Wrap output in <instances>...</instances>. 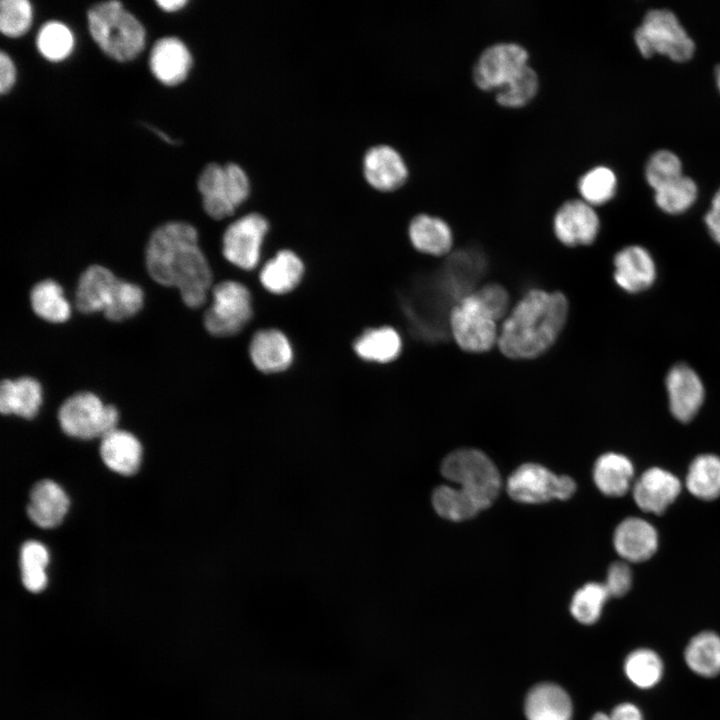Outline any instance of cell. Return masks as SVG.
Instances as JSON below:
<instances>
[{
    "label": "cell",
    "mask_w": 720,
    "mask_h": 720,
    "mask_svg": "<svg viewBox=\"0 0 720 720\" xmlns=\"http://www.w3.org/2000/svg\"><path fill=\"white\" fill-rule=\"evenodd\" d=\"M249 356L262 373H279L288 369L294 353L287 336L280 330L269 328L257 331L249 344Z\"/></svg>",
    "instance_id": "19"
},
{
    "label": "cell",
    "mask_w": 720,
    "mask_h": 720,
    "mask_svg": "<svg viewBox=\"0 0 720 720\" xmlns=\"http://www.w3.org/2000/svg\"><path fill=\"white\" fill-rule=\"evenodd\" d=\"M704 221L713 240L720 244V188L713 196L711 207L705 214Z\"/></svg>",
    "instance_id": "48"
},
{
    "label": "cell",
    "mask_w": 720,
    "mask_h": 720,
    "mask_svg": "<svg viewBox=\"0 0 720 720\" xmlns=\"http://www.w3.org/2000/svg\"><path fill=\"white\" fill-rule=\"evenodd\" d=\"M33 21V7L28 0H1L0 30L3 35L16 38L24 35Z\"/></svg>",
    "instance_id": "41"
},
{
    "label": "cell",
    "mask_w": 720,
    "mask_h": 720,
    "mask_svg": "<svg viewBox=\"0 0 720 720\" xmlns=\"http://www.w3.org/2000/svg\"><path fill=\"white\" fill-rule=\"evenodd\" d=\"M435 511L452 521L470 519L486 507L474 496L460 489L446 485L437 487L432 495Z\"/></svg>",
    "instance_id": "32"
},
{
    "label": "cell",
    "mask_w": 720,
    "mask_h": 720,
    "mask_svg": "<svg viewBox=\"0 0 720 720\" xmlns=\"http://www.w3.org/2000/svg\"><path fill=\"white\" fill-rule=\"evenodd\" d=\"M617 553L630 562L648 560L657 550L655 528L640 518H627L616 528L613 538Z\"/></svg>",
    "instance_id": "21"
},
{
    "label": "cell",
    "mask_w": 720,
    "mask_h": 720,
    "mask_svg": "<svg viewBox=\"0 0 720 720\" xmlns=\"http://www.w3.org/2000/svg\"><path fill=\"white\" fill-rule=\"evenodd\" d=\"M304 271L301 258L292 250L282 249L262 266L259 281L268 292L284 295L299 285Z\"/></svg>",
    "instance_id": "23"
},
{
    "label": "cell",
    "mask_w": 720,
    "mask_h": 720,
    "mask_svg": "<svg viewBox=\"0 0 720 720\" xmlns=\"http://www.w3.org/2000/svg\"><path fill=\"white\" fill-rule=\"evenodd\" d=\"M30 301L35 314L48 322L62 323L70 318V304L62 287L54 280L46 279L35 284Z\"/></svg>",
    "instance_id": "31"
},
{
    "label": "cell",
    "mask_w": 720,
    "mask_h": 720,
    "mask_svg": "<svg viewBox=\"0 0 720 720\" xmlns=\"http://www.w3.org/2000/svg\"><path fill=\"white\" fill-rule=\"evenodd\" d=\"M363 172L367 182L383 192L398 189L408 177V169L403 158L388 145L374 146L366 152Z\"/></svg>",
    "instance_id": "17"
},
{
    "label": "cell",
    "mask_w": 720,
    "mask_h": 720,
    "mask_svg": "<svg viewBox=\"0 0 720 720\" xmlns=\"http://www.w3.org/2000/svg\"><path fill=\"white\" fill-rule=\"evenodd\" d=\"M684 658L687 666L703 677H713L720 673V636L704 631L694 636L688 643Z\"/></svg>",
    "instance_id": "30"
},
{
    "label": "cell",
    "mask_w": 720,
    "mask_h": 720,
    "mask_svg": "<svg viewBox=\"0 0 720 720\" xmlns=\"http://www.w3.org/2000/svg\"><path fill=\"white\" fill-rule=\"evenodd\" d=\"M568 314V302L560 292L531 290L505 318L497 345L509 358H534L556 340Z\"/></svg>",
    "instance_id": "2"
},
{
    "label": "cell",
    "mask_w": 720,
    "mask_h": 720,
    "mask_svg": "<svg viewBox=\"0 0 720 720\" xmlns=\"http://www.w3.org/2000/svg\"><path fill=\"white\" fill-rule=\"evenodd\" d=\"M87 22L94 42L103 53L118 62L135 59L145 46L144 26L120 1L92 5L87 12Z\"/></svg>",
    "instance_id": "3"
},
{
    "label": "cell",
    "mask_w": 720,
    "mask_h": 720,
    "mask_svg": "<svg viewBox=\"0 0 720 720\" xmlns=\"http://www.w3.org/2000/svg\"><path fill=\"white\" fill-rule=\"evenodd\" d=\"M17 70L10 57L4 51L0 53V92L2 95L8 93L16 83Z\"/></svg>",
    "instance_id": "47"
},
{
    "label": "cell",
    "mask_w": 720,
    "mask_h": 720,
    "mask_svg": "<svg viewBox=\"0 0 720 720\" xmlns=\"http://www.w3.org/2000/svg\"><path fill=\"white\" fill-rule=\"evenodd\" d=\"M528 52L516 43H497L486 48L473 69L478 88L497 91L528 65Z\"/></svg>",
    "instance_id": "12"
},
{
    "label": "cell",
    "mask_w": 720,
    "mask_h": 720,
    "mask_svg": "<svg viewBox=\"0 0 720 720\" xmlns=\"http://www.w3.org/2000/svg\"><path fill=\"white\" fill-rule=\"evenodd\" d=\"M599 218L584 200L565 202L556 212L553 227L556 237L567 246L591 244L599 231Z\"/></svg>",
    "instance_id": "13"
},
{
    "label": "cell",
    "mask_w": 720,
    "mask_h": 720,
    "mask_svg": "<svg viewBox=\"0 0 720 720\" xmlns=\"http://www.w3.org/2000/svg\"><path fill=\"white\" fill-rule=\"evenodd\" d=\"M538 90L537 73L529 65L522 68L507 84L496 91L497 102L509 108L528 104Z\"/></svg>",
    "instance_id": "39"
},
{
    "label": "cell",
    "mask_w": 720,
    "mask_h": 720,
    "mask_svg": "<svg viewBox=\"0 0 720 720\" xmlns=\"http://www.w3.org/2000/svg\"><path fill=\"white\" fill-rule=\"evenodd\" d=\"M691 494L702 500H714L720 496V458L705 454L694 459L686 477Z\"/></svg>",
    "instance_id": "33"
},
{
    "label": "cell",
    "mask_w": 720,
    "mask_h": 720,
    "mask_svg": "<svg viewBox=\"0 0 720 720\" xmlns=\"http://www.w3.org/2000/svg\"><path fill=\"white\" fill-rule=\"evenodd\" d=\"M118 417L114 406L103 404L91 392L70 396L58 411V420L64 433L82 439L103 438L116 429Z\"/></svg>",
    "instance_id": "8"
},
{
    "label": "cell",
    "mask_w": 720,
    "mask_h": 720,
    "mask_svg": "<svg viewBox=\"0 0 720 720\" xmlns=\"http://www.w3.org/2000/svg\"><path fill=\"white\" fill-rule=\"evenodd\" d=\"M48 551L37 541L25 542L20 550V568L23 585L31 592H40L47 584L45 568Z\"/></svg>",
    "instance_id": "36"
},
{
    "label": "cell",
    "mask_w": 720,
    "mask_h": 720,
    "mask_svg": "<svg viewBox=\"0 0 720 720\" xmlns=\"http://www.w3.org/2000/svg\"><path fill=\"white\" fill-rule=\"evenodd\" d=\"M474 293L497 321L505 316L509 305V296L502 286L489 284Z\"/></svg>",
    "instance_id": "44"
},
{
    "label": "cell",
    "mask_w": 720,
    "mask_h": 720,
    "mask_svg": "<svg viewBox=\"0 0 720 720\" xmlns=\"http://www.w3.org/2000/svg\"><path fill=\"white\" fill-rule=\"evenodd\" d=\"M145 262L151 278L177 288L188 307L198 308L205 303L212 271L193 225L171 221L158 226L148 240Z\"/></svg>",
    "instance_id": "1"
},
{
    "label": "cell",
    "mask_w": 720,
    "mask_h": 720,
    "mask_svg": "<svg viewBox=\"0 0 720 720\" xmlns=\"http://www.w3.org/2000/svg\"><path fill=\"white\" fill-rule=\"evenodd\" d=\"M75 38L70 28L56 20L45 22L36 35V47L48 61L60 62L70 56Z\"/></svg>",
    "instance_id": "34"
},
{
    "label": "cell",
    "mask_w": 720,
    "mask_h": 720,
    "mask_svg": "<svg viewBox=\"0 0 720 720\" xmlns=\"http://www.w3.org/2000/svg\"><path fill=\"white\" fill-rule=\"evenodd\" d=\"M634 40L644 57L658 53L673 61L685 62L695 51L693 39L668 9L649 10L635 30Z\"/></svg>",
    "instance_id": "4"
},
{
    "label": "cell",
    "mask_w": 720,
    "mask_h": 720,
    "mask_svg": "<svg viewBox=\"0 0 720 720\" xmlns=\"http://www.w3.org/2000/svg\"><path fill=\"white\" fill-rule=\"evenodd\" d=\"M716 84L720 91V64L715 67Z\"/></svg>",
    "instance_id": "51"
},
{
    "label": "cell",
    "mask_w": 720,
    "mask_h": 720,
    "mask_svg": "<svg viewBox=\"0 0 720 720\" xmlns=\"http://www.w3.org/2000/svg\"><path fill=\"white\" fill-rule=\"evenodd\" d=\"M506 487L509 496L522 503H542L552 499L566 500L576 490L572 478L555 475L535 463L519 466L509 476Z\"/></svg>",
    "instance_id": "10"
},
{
    "label": "cell",
    "mask_w": 720,
    "mask_h": 720,
    "mask_svg": "<svg viewBox=\"0 0 720 720\" xmlns=\"http://www.w3.org/2000/svg\"><path fill=\"white\" fill-rule=\"evenodd\" d=\"M69 508L64 490L54 481L44 479L31 489L27 514L31 521L42 528L59 525Z\"/></svg>",
    "instance_id": "22"
},
{
    "label": "cell",
    "mask_w": 720,
    "mask_h": 720,
    "mask_svg": "<svg viewBox=\"0 0 720 720\" xmlns=\"http://www.w3.org/2000/svg\"><path fill=\"white\" fill-rule=\"evenodd\" d=\"M149 129L153 131L159 138H161L163 141H165L168 144L175 145L177 143L175 140H172L169 135L165 134L159 129H156V127L149 126Z\"/></svg>",
    "instance_id": "50"
},
{
    "label": "cell",
    "mask_w": 720,
    "mask_h": 720,
    "mask_svg": "<svg viewBox=\"0 0 720 720\" xmlns=\"http://www.w3.org/2000/svg\"><path fill=\"white\" fill-rule=\"evenodd\" d=\"M613 265L614 280L626 292H641L655 281V262L649 251L640 245L621 249L615 255Z\"/></svg>",
    "instance_id": "16"
},
{
    "label": "cell",
    "mask_w": 720,
    "mask_h": 720,
    "mask_svg": "<svg viewBox=\"0 0 720 720\" xmlns=\"http://www.w3.org/2000/svg\"><path fill=\"white\" fill-rule=\"evenodd\" d=\"M497 320L473 292L464 296L450 313L456 343L468 352H485L498 341Z\"/></svg>",
    "instance_id": "9"
},
{
    "label": "cell",
    "mask_w": 720,
    "mask_h": 720,
    "mask_svg": "<svg viewBox=\"0 0 720 720\" xmlns=\"http://www.w3.org/2000/svg\"><path fill=\"white\" fill-rule=\"evenodd\" d=\"M192 65V54L178 37L159 38L150 50V71L165 86H176L184 82Z\"/></svg>",
    "instance_id": "15"
},
{
    "label": "cell",
    "mask_w": 720,
    "mask_h": 720,
    "mask_svg": "<svg viewBox=\"0 0 720 720\" xmlns=\"http://www.w3.org/2000/svg\"><path fill=\"white\" fill-rule=\"evenodd\" d=\"M119 280L101 265L89 266L80 276L75 302L83 313L105 312L116 293Z\"/></svg>",
    "instance_id": "20"
},
{
    "label": "cell",
    "mask_w": 720,
    "mask_h": 720,
    "mask_svg": "<svg viewBox=\"0 0 720 720\" xmlns=\"http://www.w3.org/2000/svg\"><path fill=\"white\" fill-rule=\"evenodd\" d=\"M156 5L165 12H176L183 9L187 4V0H156Z\"/></svg>",
    "instance_id": "49"
},
{
    "label": "cell",
    "mask_w": 720,
    "mask_h": 720,
    "mask_svg": "<svg viewBox=\"0 0 720 720\" xmlns=\"http://www.w3.org/2000/svg\"><path fill=\"white\" fill-rule=\"evenodd\" d=\"M100 455L111 470L132 475L140 466L142 448L134 435L115 429L102 438Z\"/></svg>",
    "instance_id": "26"
},
{
    "label": "cell",
    "mask_w": 720,
    "mask_h": 720,
    "mask_svg": "<svg viewBox=\"0 0 720 720\" xmlns=\"http://www.w3.org/2000/svg\"><path fill=\"white\" fill-rule=\"evenodd\" d=\"M42 402L41 384L32 377L3 380L0 386V410L3 414H15L32 419Z\"/></svg>",
    "instance_id": "25"
},
{
    "label": "cell",
    "mask_w": 720,
    "mask_h": 720,
    "mask_svg": "<svg viewBox=\"0 0 720 720\" xmlns=\"http://www.w3.org/2000/svg\"><path fill=\"white\" fill-rule=\"evenodd\" d=\"M591 720H643L640 709L632 703H621L611 713H596Z\"/></svg>",
    "instance_id": "46"
},
{
    "label": "cell",
    "mask_w": 720,
    "mask_h": 720,
    "mask_svg": "<svg viewBox=\"0 0 720 720\" xmlns=\"http://www.w3.org/2000/svg\"><path fill=\"white\" fill-rule=\"evenodd\" d=\"M665 384L673 416L682 422L690 421L704 400V386L699 375L687 364L678 363L667 373Z\"/></svg>",
    "instance_id": "14"
},
{
    "label": "cell",
    "mask_w": 720,
    "mask_h": 720,
    "mask_svg": "<svg viewBox=\"0 0 720 720\" xmlns=\"http://www.w3.org/2000/svg\"><path fill=\"white\" fill-rule=\"evenodd\" d=\"M631 584L632 573L629 566L621 561L612 563L604 583L609 595L621 597L629 591Z\"/></svg>",
    "instance_id": "45"
},
{
    "label": "cell",
    "mask_w": 720,
    "mask_h": 720,
    "mask_svg": "<svg viewBox=\"0 0 720 720\" xmlns=\"http://www.w3.org/2000/svg\"><path fill=\"white\" fill-rule=\"evenodd\" d=\"M617 178L608 167L598 166L586 172L578 182L582 200L593 205H601L613 198L616 192Z\"/></svg>",
    "instance_id": "38"
},
{
    "label": "cell",
    "mask_w": 720,
    "mask_h": 720,
    "mask_svg": "<svg viewBox=\"0 0 720 720\" xmlns=\"http://www.w3.org/2000/svg\"><path fill=\"white\" fill-rule=\"evenodd\" d=\"M442 475L489 507L501 488L500 474L494 463L477 449H459L447 455L441 464Z\"/></svg>",
    "instance_id": "6"
},
{
    "label": "cell",
    "mask_w": 720,
    "mask_h": 720,
    "mask_svg": "<svg viewBox=\"0 0 720 720\" xmlns=\"http://www.w3.org/2000/svg\"><path fill=\"white\" fill-rule=\"evenodd\" d=\"M253 316L249 289L234 280H225L212 288V303L204 314V327L219 337L238 334Z\"/></svg>",
    "instance_id": "7"
},
{
    "label": "cell",
    "mask_w": 720,
    "mask_h": 720,
    "mask_svg": "<svg viewBox=\"0 0 720 720\" xmlns=\"http://www.w3.org/2000/svg\"><path fill=\"white\" fill-rule=\"evenodd\" d=\"M269 223L258 213H249L232 222L222 238L223 256L242 270H253L261 258Z\"/></svg>",
    "instance_id": "11"
},
{
    "label": "cell",
    "mask_w": 720,
    "mask_h": 720,
    "mask_svg": "<svg viewBox=\"0 0 720 720\" xmlns=\"http://www.w3.org/2000/svg\"><path fill=\"white\" fill-rule=\"evenodd\" d=\"M682 175L681 160L669 150L663 149L654 152L645 167L646 180L654 191Z\"/></svg>",
    "instance_id": "42"
},
{
    "label": "cell",
    "mask_w": 720,
    "mask_h": 720,
    "mask_svg": "<svg viewBox=\"0 0 720 720\" xmlns=\"http://www.w3.org/2000/svg\"><path fill=\"white\" fill-rule=\"evenodd\" d=\"M681 484L668 471L653 467L646 470L633 487L637 506L645 512L661 514L677 498Z\"/></svg>",
    "instance_id": "18"
},
{
    "label": "cell",
    "mask_w": 720,
    "mask_h": 720,
    "mask_svg": "<svg viewBox=\"0 0 720 720\" xmlns=\"http://www.w3.org/2000/svg\"><path fill=\"white\" fill-rule=\"evenodd\" d=\"M197 187L205 212L215 220L232 215L250 192L247 174L234 163L208 164L198 177Z\"/></svg>",
    "instance_id": "5"
},
{
    "label": "cell",
    "mask_w": 720,
    "mask_h": 720,
    "mask_svg": "<svg viewBox=\"0 0 720 720\" xmlns=\"http://www.w3.org/2000/svg\"><path fill=\"white\" fill-rule=\"evenodd\" d=\"M697 193L696 183L690 177L682 175L655 190V202L664 212L679 214L693 205Z\"/></svg>",
    "instance_id": "37"
},
{
    "label": "cell",
    "mask_w": 720,
    "mask_h": 720,
    "mask_svg": "<svg viewBox=\"0 0 720 720\" xmlns=\"http://www.w3.org/2000/svg\"><path fill=\"white\" fill-rule=\"evenodd\" d=\"M144 303V293L138 285L119 280L114 299L103 313L111 321H122L138 313Z\"/></svg>",
    "instance_id": "43"
},
{
    "label": "cell",
    "mask_w": 720,
    "mask_h": 720,
    "mask_svg": "<svg viewBox=\"0 0 720 720\" xmlns=\"http://www.w3.org/2000/svg\"><path fill=\"white\" fill-rule=\"evenodd\" d=\"M633 465L628 458L617 453L601 455L593 469L597 488L605 495L619 497L630 487Z\"/></svg>",
    "instance_id": "29"
},
{
    "label": "cell",
    "mask_w": 720,
    "mask_h": 720,
    "mask_svg": "<svg viewBox=\"0 0 720 720\" xmlns=\"http://www.w3.org/2000/svg\"><path fill=\"white\" fill-rule=\"evenodd\" d=\"M408 234L410 241L418 251L440 256L452 246V232L442 219L427 214L415 216L410 222Z\"/></svg>",
    "instance_id": "28"
},
{
    "label": "cell",
    "mask_w": 720,
    "mask_h": 720,
    "mask_svg": "<svg viewBox=\"0 0 720 720\" xmlns=\"http://www.w3.org/2000/svg\"><path fill=\"white\" fill-rule=\"evenodd\" d=\"M524 711L527 720H571L572 702L560 686L541 683L527 694Z\"/></svg>",
    "instance_id": "24"
},
{
    "label": "cell",
    "mask_w": 720,
    "mask_h": 720,
    "mask_svg": "<svg viewBox=\"0 0 720 720\" xmlns=\"http://www.w3.org/2000/svg\"><path fill=\"white\" fill-rule=\"evenodd\" d=\"M608 597L610 595L604 583H587L574 594L570 611L580 623L593 624L599 619Z\"/></svg>",
    "instance_id": "40"
},
{
    "label": "cell",
    "mask_w": 720,
    "mask_h": 720,
    "mask_svg": "<svg viewBox=\"0 0 720 720\" xmlns=\"http://www.w3.org/2000/svg\"><path fill=\"white\" fill-rule=\"evenodd\" d=\"M401 347L399 333L389 326L366 329L353 342V350L359 358L381 364L395 360Z\"/></svg>",
    "instance_id": "27"
},
{
    "label": "cell",
    "mask_w": 720,
    "mask_h": 720,
    "mask_svg": "<svg viewBox=\"0 0 720 720\" xmlns=\"http://www.w3.org/2000/svg\"><path fill=\"white\" fill-rule=\"evenodd\" d=\"M628 679L639 688H651L661 679L663 663L656 652L641 648L631 652L624 663Z\"/></svg>",
    "instance_id": "35"
}]
</instances>
